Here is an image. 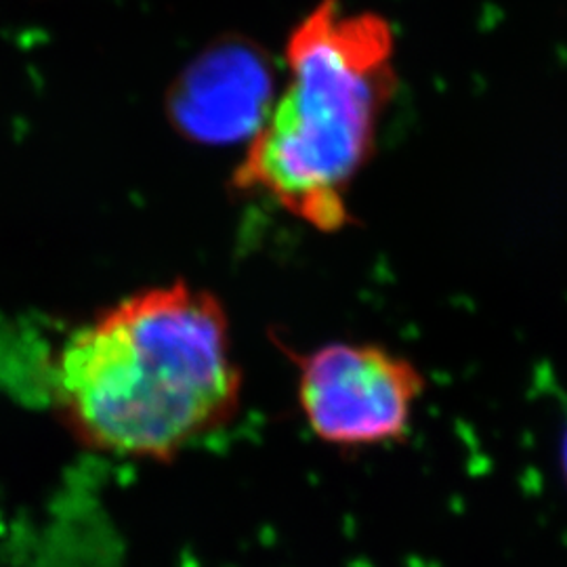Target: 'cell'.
<instances>
[{
    "label": "cell",
    "mask_w": 567,
    "mask_h": 567,
    "mask_svg": "<svg viewBox=\"0 0 567 567\" xmlns=\"http://www.w3.org/2000/svg\"><path fill=\"white\" fill-rule=\"evenodd\" d=\"M286 82L234 168L257 194L322 234L353 225L349 196L372 163L400 79L395 32L370 11L318 2L286 41Z\"/></svg>",
    "instance_id": "obj_2"
},
{
    "label": "cell",
    "mask_w": 567,
    "mask_h": 567,
    "mask_svg": "<svg viewBox=\"0 0 567 567\" xmlns=\"http://www.w3.org/2000/svg\"><path fill=\"white\" fill-rule=\"evenodd\" d=\"M243 389L221 299L185 280L105 307L51 372L55 414L79 446L147 463H173L231 425Z\"/></svg>",
    "instance_id": "obj_1"
},
{
    "label": "cell",
    "mask_w": 567,
    "mask_h": 567,
    "mask_svg": "<svg viewBox=\"0 0 567 567\" xmlns=\"http://www.w3.org/2000/svg\"><path fill=\"white\" fill-rule=\"evenodd\" d=\"M297 370V402L309 431L355 454L404 444L426 391L423 370L383 344L332 341L311 351L280 344Z\"/></svg>",
    "instance_id": "obj_3"
},
{
    "label": "cell",
    "mask_w": 567,
    "mask_h": 567,
    "mask_svg": "<svg viewBox=\"0 0 567 567\" xmlns=\"http://www.w3.org/2000/svg\"><path fill=\"white\" fill-rule=\"evenodd\" d=\"M276 70L261 44L229 34L189 61L166 93V116L203 145L250 142L274 105Z\"/></svg>",
    "instance_id": "obj_4"
},
{
    "label": "cell",
    "mask_w": 567,
    "mask_h": 567,
    "mask_svg": "<svg viewBox=\"0 0 567 567\" xmlns=\"http://www.w3.org/2000/svg\"><path fill=\"white\" fill-rule=\"evenodd\" d=\"M559 473H561L564 486L567 487V421L561 431V440H559Z\"/></svg>",
    "instance_id": "obj_5"
}]
</instances>
